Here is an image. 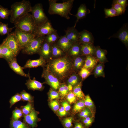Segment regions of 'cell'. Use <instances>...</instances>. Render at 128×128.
Returning a JSON list of instances; mask_svg holds the SVG:
<instances>
[{
	"mask_svg": "<svg viewBox=\"0 0 128 128\" xmlns=\"http://www.w3.org/2000/svg\"><path fill=\"white\" fill-rule=\"evenodd\" d=\"M72 64L66 56L54 59L48 64L46 69L58 79L66 78L72 71Z\"/></svg>",
	"mask_w": 128,
	"mask_h": 128,
	"instance_id": "cell-1",
	"label": "cell"
},
{
	"mask_svg": "<svg viewBox=\"0 0 128 128\" xmlns=\"http://www.w3.org/2000/svg\"><path fill=\"white\" fill-rule=\"evenodd\" d=\"M74 0L64 1L62 3H57L56 0H49V8L48 12L51 15L57 14L69 19V15H74L71 13Z\"/></svg>",
	"mask_w": 128,
	"mask_h": 128,
	"instance_id": "cell-2",
	"label": "cell"
},
{
	"mask_svg": "<svg viewBox=\"0 0 128 128\" xmlns=\"http://www.w3.org/2000/svg\"><path fill=\"white\" fill-rule=\"evenodd\" d=\"M32 7L31 3L29 0H23L14 3L11 6L10 22L14 23L31 12Z\"/></svg>",
	"mask_w": 128,
	"mask_h": 128,
	"instance_id": "cell-3",
	"label": "cell"
},
{
	"mask_svg": "<svg viewBox=\"0 0 128 128\" xmlns=\"http://www.w3.org/2000/svg\"><path fill=\"white\" fill-rule=\"evenodd\" d=\"M15 27L20 31L35 34L37 26L31 14L28 13L14 23Z\"/></svg>",
	"mask_w": 128,
	"mask_h": 128,
	"instance_id": "cell-4",
	"label": "cell"
},
{
	"mask_svg": "<svg viewBox=\"0 0 128 128\" xmlns=\"http://www.w3.org/2000/svg\"><path fill=\"white\" fill-rule=\"evenodd\" d=\"M31 12L34 22L37 26L49 20L44 13L41 4L38 3L32 7Z\"/></svg>",
	"mask_w": 128,
	"mask_h": 128,
	"instance_id": "cell-5",
	"label": "cell"
},
{
	"mask_svg": "<svg viewBox=\"0 0 128 128\" xmlns=\"http://www.w3.org/2000/svg\"><path fill=\"white\" fill-rule=\"evenodd\" d=\"M45 36L36 37L26 47L22 53L29 55L38 53L44 40Z\"/></svg>",
	"mask_w": 128,
	"mask_h": 128,
	"instance_id": "cell-6",
	"label": "cell"
},
{
	"mask_svg": "<svg viewBox=\"0 0 128 128\" xmlns=\"http://www.w3.org/2000/svg\"><path fill=\"white\" fill-rule=\"evenodd\" d=\"M14 32L21 50L36 37L35 34L22 32L17 28Z\"/></svg>",
	"mask_w": 128,
	"mask_h": 128,
	"instance_id": "cell-7",
	"label": "cell"
},
{
	"mask_svg": "<svg viewBox=\"0 0 128 128\" xmlns=\"http://www.w3.org/2000/svg\"><path fill=\"white\" fill-rule=\"evenodd\" d=\"M2 44L10 49L14 52L16 56L21 50L14 32L8 35L6 38L3 40Z\"/></svg>",
	"mask_w": 128,
	"mask_h": 128,
	"instance_id": "cell-8",
	"label": "cell"
},
{
	"mask_svg": "<svg viewBox=\"0 0 128 128\" xmlns=\"http://www.w3.org/2000/svg\"><path fill=\"white\" fill-rule=\"evenodd\" d=\"M42 77L44 78L46 83L55 90L59 87L60 83L58 79L46 68H44L42 74Z\"/></svg>",
	"mask_w": 128,
	"mask_h": 128,
	"instance_id": "cell-9",
	"label": "cell"
},
{
	"mask_svg": "<svg viewBox=\"0 0 128 128\" xmlns=\"http://www.w3.org/2000/svg\"><path fill=\"white\" fill-rule=\"evenodd\" d=\"M57 31L52 27L48 20L45 23L37 26L36 36V37L45 36Z\"/></svg>",
	"mask_w": 128,
	"mask_h": 128,
	"instance_id": "cell-10",
	"label": "cell"
},
{
	"mask_svg": "<svg viewBox=\"0 0 128 128\" xmlns=\"http://www.w3.org/2000/svg\"><path fill=\"white\" fill-rule=\"evenodd\" d=\"M118 38L126 46L128 45V24H124L116 33L110 37L111 38Z\"/></svg>",
	"mask_w": 128,
	"mask_h": 128,
	"instance_id": "cell-11",
	"label": "cell"
},
{
	"mask_svg": "<svg viewBox=\"0 0 128 128\" xmlns=\"http://www.w3.org/2000/svg\"><path fill=\"white\" fill-rule=\"evenodd\" d=\"M39 112L33 108L28 114L23 116V121L32 128L36 127L40 119L38 117Z\"/></svg>",
	"mask_w": 128,
	"mask_h": 128,
	"instance_id": "cell-12",
	"label": "cell"
},
{
	"mask_svg": "<svg viewBox=\"0 0 128 128\" xmlns=\"http://www.w3.org/2000/svg\"><path fill=\"white\" fill-rule=\"evenodd\" d=\"M66 37L73 44L79 43V32L73 27H69L65 31Z\"/></svg>",
	"mask_w": 128,
	"mask_h": 128,
	"instance_id": "cell-13",
	"label": "cell"
},
{
	"mask_svg": "<svg viewBox=\"0 0 128 128\" xmlns=\"http://www.w3.org/2000/svg\"><path fill=\"white\" fill-rule=\"evenodd\" d=\"M56 44L64 52H67L73 44L65 35L60 37Z\"/></svg>",
	"mask_w": 128,
	"mask_h": 128,
	"instance_id": "cell-14",
	"label": "cell"
},
{
	"mask_svg": "<svg viewBox=\"0 0 128 128\" xmlns=\"http://www.w3.org/2000/svg\"><path fill=\"white\" fill-rule=\"evenodd\" d=\"M38 54L45 60L48 59L52 55L51 45L44 40Z\"/></svg>",
	"mask_w": 128,
	"mask_h": 128,
	"instance_id": "cell-15",
	"label": "cell"
},
{
	"mask_svg": "<svg viewBox=\"0 0 128 128\" xmlns=\"http://www.w3.org/2000/svg\"><path fill=\"white\" fill-rule=\"evenodd\" d=\"M79 43H91L93 44L94 38L91 32L87 30H84L79 32Z\"/></svg>",
	"mask_w": 128,
	"mask_h": 128,
	"instance_id": "cell-16",
	"label": "cell"
},
{
	"mask_svg": "<svg viewBox=\"0 0 128 128\" xmlns=\"http://www.w3.org/2000/svg\"><path fill=\"white\" fill-rule=\"evenodd\" d=\"M10 68L17 74L23 76L29 77V74H26L23 70L22 67L20 66L18 63L16 58L8 62Z\"/></svg>",
	"mask_w": 128,
	"mask_h": 128,
	"instance_id": "cell-17",
	"label": "cell"
},
{
	"mask_svg": "<svg viewBox=\"0 0 128 128\" xmlns=\"http://www.w3.org/2000/svg\"><path fill=\"white\" fill-rule=\"evenodd\" d=\"M90 13V10L87 8L85 4H81L78 9L77 14L75 15H74L76 18L77 19L73 27H75L76 24L79 20L84 18Z\"/></svg>",
	"mask_w": 128,
	"mask_h": 128,
	"instance_id": "cell-18",
	"label": "cell"
},
{
	"mask_svg": "<svg viewBox=\"0 0 128 128\" xmlns=\"http://www.w3.org/2000/svg\"><path fill=\"white\" fill-rule=\"evenodd\" d=\"M25 84L28 89L29 90L41 91L43 90L44 88L42 83L35 79H31L30 77L27 81Z\"/></svg>",
	"mask_w": 128,
	"mask_h": 128,
	"instance_id": "cell-19",
	"label": "cell"
},
{
	"mask_svg": "<svg viewBox=\"0 0 128 128\" xmlns=\"http://www.w3.org/2000/svg\"><path fill=\"white\" fill-rule=\"evenodd\" d=\"M80 44L82 55L86 56H93L95 55V48L93 44L88 43Z\"/></svg>",
	"mask_w": 128,
	"mask_h": 128,
	"instance_id": "cell-20",
	"label": "cell"
},
{
	"mask_svg": "<svg viewBox=\"0 0 128 128\" xmlns=\"http://www.w3.org/2000/svg\"><path fill=\"white\" fill-rule=\"evenodd\" d=\"M45 64V60L40 57L39 58L37 59L28 60L24 66L22 67L23 69L36 68L40 66H43Z\"/></svg>",
	"mask_w": 128,
	"mask_h": 128,
	"instance_id": "cell-21",
	"label": "cell"
},
{
	"mask_svg": "<svg viewBox=\"0 0 128 128\" xmlns=\"http://www.w3.org/2000/svg\"><path fill=\"white\" fill-rule=\"evenodd\" d=\"M1 45V58L6 59L8 62L13 58H16V56L14 52L5 45Z\"/></svg>",
	"mask_w": 128,
	"mask_h": 128,
	"instance_id": "cell-22",
	"label": "cell"
},
{
	"mask_svg": "<svg viewBox=\"0 0 128 128\" xmlns=\"http://www.w3.org/2000/svg\"><path fill=\"white\" fill-rule=\"evenodd\" d=\"M93 56L87 55L84 61L82 68L89 70L93 69L97 65L99 61L98 59Z\"/></svg>",
	"mask_w": 128,
	"mask_h": 128,
	"instance_id": "cell-23",
	"label": "cell"
},
{
	"mask_svg": "<svg viewBox=\"0 0 128 128\" xmlns=\"http://www.w3.org/2000/svg\"><path fill=\"white\" fill-rule=\"evenodd\" d=\"M95 55L100 63H103L106 61V55L107 53L106 50L101 49L99 46L95 47Z\"/></svg>",
	"mask_w": 128,
	"mask_h": 128,
	"instance_id": "cell-24",
	"label": "cell"
},
{
	"mask_svg": "<svg viewBox=\"0 0 128 128\" xmlns=\"http://www.w3.org/2000/svg\"><path fill=\"white\" fill-rule=\"evenodd\" d=\"M67 53L73 56L77 57L82 55L80 44L78 43L73 44Z\"/></svg>",
	"mask_w": 128,
	"mask_h": 128,
	"instance_id": "cell-25",
	"label": "cell"
},
{
	"mask_svg": "<svg viewBox=\"0 0 128 128\" xmlns=\"http://www.w3.org/2000/svg\"><path fill=\"white\" fill-rule=\"evenodd\" d=\"M28 124L23 121L19 119L14 120L11 119L9 128H31Z\"/></svg>",
	"mask_w": 128,
	"mask_h": 128,
	"instance_id": "cell-26",
	"label": "cell"
},
{
	"mask_svg": "<svg viewBox=\"0 0 128 128\" xmlns=\"http://www.w3.org/2000/svg\"><path fill=\"white\" fill-rule=\"evenodd\" d=\"M59 37L57 31H56L45 36L44 40L49 44L52 45L56 43Z\"/></svg>",
	"mask_w": 128,
	"mask_h": 128,
	"instance_id": "cell-27",
	"label": "cell"
},
{
	"mask_svg": "<svg viewBox=\"0 0 128 128\" xmlns=\"http://www.w3.org/2000/svg\"><path fill=\"white\" fill-rule=\"evenodd\" d=\"M103 63H100L95 67L94 73L95 77H105Z\"/></svg>",
	"mask_w": 128,
	"mask_h": 128,
	"instance_id": "cell-28",
	"label": "cell"
},
{
	"mask_svg": "<svg viewBox=\"0 0 128 128\" xmlns=\"http://www.w3.org/2000/svg\"><path fill=\"white\" fill-rule=\"evenodd\" d=\"M81 82L78 83L73 88V92L76 97L80 99L84 98V95L81 89Z\"/></svg>",
	"mask_w": 128,
	"mask_h": 128,
	"instance_id": "cell-29",
	"label": "cell"
},
{
	"mask_svg": "<svg viewBox=\"0 0 128 128\" xmlns=\"http://www.w3.org/2000/svg\"><path fill=\"white\" fill-rule=\"evenodd\" d=\"M14 27H9L8 24L4 23L0 21V35H8Z\"/></svg>",
	"mask_w": 128,
	"mask_h": 128,
	"instance_id": "cell-30",
	"label": "cell"
},
{
	"mask_svg": "<svg viewBox=\"0 0 128 128\" xmlns=\"http://www.w3.org/2000/svg\"><path fill=\"white\" fill-rule=\"evenodd\" d=\"M51 45L52 55L55 57H58L63 55L64 52L58 46L56 43Z\"/></svg>",
	"mask_w": 128,
	"mask_h": 128,
	"instance_id": "cell-31",
	"label": "cell"
},
{
	"mask_svg": "<svg viewBox=\"0 0 128 128\" xmlns=\"http://www.w3.org/2000/svg\"><path fill=\"white\" fill-rule=\"evenodd\" d=\"M33 103L28 102L26 105L21 106L20 109L23 113V116L29 114L34 108Z\"/></svg>",
	"mask_w": 128,
	"mask_h": 128,
	"instance_id": "cell-32",
	"label": "cell"
},
{
	"mask_svg": "<svg viewBox=\"0 0 128 128\" xmlns=\"http://www.w3.org/2000/svg\"><path fill=\"white\" fill-rule=\"evenodd\" d=\"M11 13V10L0 5V20L1 19H7L10 15Z\"/></svg>",
	"mask_w": 128,
	"mask_h": 128,
	"instance_id": "cell-33",
	"label": "cell"
},
{
	"mask_svg": "<svg viewBox=\"0 0 128 128\" xmlns=\"http://www.w3.org/2000/svg\"><path fill=\"white\" fill-rule=\"evenodd\" d=\"M112 7L117 12L119 16L124 13L126 9L117 2L115 0H113L112 5Z\"/></svg>",
	"mask_w": 128,
	"mask_h": 128,
	"instance_id": "cell-34",
	"label": "cell"
},
{
	"mask_svg": "<svg viewBox=\"0 0 128 128\" xmlns=\"http://www.w3.org/2000/svg\"><path fill=\"white\" fill-rule=\"evenodd\" d=\"M85 106L84 101H79L74 105L73 111L75 113L80 112L85 108Z\"/></svg>",
	"mask_w": 128,
	"mask_h": 128,
	"instance_id": "cell-35",
	"label": "cell"
},
{
	"mask_svg": "<svg viewBox=\"0 0 128 128\" xmlns=\"http://www.w3.org/2000/svg\"><path fill=\"white\" fill-rule=\"evenodd\" d=\"M84 61V59L82 57L79 56L76 57L74 62L73 66L74 68L77 70L81 69L83 66Z\"/></svg>",
	"mask_w": 128,
	"mask_h": 128,
	"instance_id": "cell-36",
	"label": "cell"
},
{
	"mask_svg": "<svg viewBox=\"0 0 128 128\" xmlns=\"http://www.w3.org/2000/svg\"><path fill=\"white\" fill-rule=\"evenodd\" d=\"M21 95L22 100L24 101L33 102V98L30 94L27 92L25 90L22 91L20 93Z\"/></svg>",
	"mask_w": 128,
	"mask_h": 128,
	"instance_id": "cell-37",
	"label": "cell"
},
{
	"mask_svg": "<svg viewBox=\"0 0 128 128\" xmlns=\"http://www.w3.org/2000/svg\"><path fill=\"white\" fill-rule=\"evenodd\" d=\"M12 116L11 119L17 120L19 119L20 118L23 117V115L20 109L16 107L12 112Z\"/></svg>",
	"mask_w": 128,
	"mask_h": 128,
	"instance_id": "cell-38",
	"label": "cell"
},
{
	"mask_svg": "<svg viewBox=\"0 0 128 128\" xmlns=\"http://www.w3.org/2000/svg\"><path fill=\"white\" fill-rule=\"evenodd\" d=\"M104 10L106 18L119 16L116 11L112 7L110 9L105 8Z\"/></svg>",
	"mask_w": 128,
	"mask_h": 128,
	"instance_id": "cell-39",
	"label": "cell"
},
{
	"mask_svg": "<svg viewBox=\"0 0 128 128\" xmlns=\"http://www.w3.org/2000/svg\"><path fill=\"white\" fill-rule=\"evenodd\" d=\"M22 100V98L20 94L17 93L12 96L10 99L9 102L10 108H11L16 103Z\"/></svg>",
	"mask_w": 128,
	"mask_h": 128,
	"instance_id": "cell-40",
	"label": "cell"
},
{
	"mask_svg": "<svg viewBox=\"0 0 128 128\" xmlns=\"http://www.w3.org/2000/svg\"><path fill=\"white\" fill-rule=\"evenodd\" d=\"M73 118L72 117L66 118L62 121V123L65 128H70L73 126Z\"/></svg>",
	"mask_w": 128,
	"mask_h": 128,
	"instance_id": "cell-41",
	"label": "cell"
},
{
	"mask_svg": "<svg viewBox=\"0 0 128 128\" xmlns=\"http://www.w3.org/2000/svg\"><path fill=\"white\" fill-rule=\"evenodd\" d=\"M79 78L78 76L75 74H73L69 78L68 82L69 83L73 86H74L78 83Z\"/></svg>",
	"mask_w": 128,
	"mask_h": 128,
	"instance_id": "cell-42",
	"label": "cell"
},
{
	"mask_svg": "<svg viewBox=\"0 0 128 128\" xmlns=\"http://www.w3.org/2000/svg\"><path fill=\"white\" fill-rule=\"evenodd\" d=\"M59 92L61 96L64 97L67 95L69 90L67 86L63 84L59 86Z\"/></svg>",
	"mask_w": 128,
	"mask_h": 128,
	"instance_id": "cell-43",
	"label": "cell"
},
{
	"mask_svg": "<svg viewBox=\"0 0 128 128\" xmlns=\"http://www.w3.org/2000/svg\"><path fill=\"white\" fill-rule=\"evenodd\" d=\"M90 70L84 68H82L79 72V75L82 79L86 78L90 74Z\"/></svg>",
	"mask_w": 128,
	"mask_h": 128,
	"instance_id": "cell-44",
	"label": "cell"
},
{
	"mask_svg": "<svg viewBox=\"0 0 128 128\" xmlns=\"http://www.w3.org/2000/svg\"><path fill=\"white\" fill-rule=\"evenodd\" d=\"M91 113V111L88 108H84L80 112L79 114V117L81 118H85L90 117Z\"/></svg>",
	"mask_w": 128,
	"mask_h": 128,
	"instance_id": "cell-45",
	"label": "cell"
},
{
	"mask_svg": "<svg viewBox=\"0 0 128 128\" xmlns=\"http://www.w3.org/2000/svg\"><path fill=\"white\" fill-rule=\"evenodd\" d=\"M84 101L85 106L88 108H92L94 106L93 102L88 95L85 96Z\"/></svg>",
	"mask_w": 128,
	"mask_h": 128,
	"instance_id": "cell-46",
	"label": "cell"
},
{
	"mask_svg": "<svg viewBox=\"0 0 128 128\" xmlns=\"http://www.w3.org/2000/svg\"><path fill=\"white\" fill-rule=\"evenodd\" d=\"M76 97L73 93L71 91H70L67 95V100L70 104L75 102L76 101Z\"/></svg>",
	"mask_w": 128,
	"mask_h": 128,
	"instance_id": "cell-47",
	"label": "cell"
},
{
	"mask_svg": "<svg viewBox=\"0 0 128 128\" xmlns=\"http://www.w3.org/2000/svg\"><path fill=\"white\" fill-rule=\"evenodd\" d=\"M49 95L50 99L52 100L58 99L59 97V94L58 92L52 90L50 91Z\"/></svg>",
	"mask_w": 128,
	"mask_h": 128,
	"instance_id": "cell-48",
	"label": "cell"
},
{
	"mask_svg": "<svg viewBox=\"0 0 128 128\" xmlns=\"http://www.w3.org/2000/svg\"><path fill=\"white\" fill-rule=\"evenodd\" d=\"M50 106L54 111L58 110L59 108V105L58 101L56 100H52L49 103Z\"/></svg>",
	"mask_w": 128,
	"mask_h": 128,
	"instance_id": "cell-49",
	"label": "cell"
},
{
	"mask_svg": "<svg viewBox=\"0 0 128 128\" xmlns=\"http://www.w3.org/2000/svg\"><path fill=\"white\" fill-rule=\"evenodd\" d=\"M93 121V119L90 117H89L85 118H83L82 122L85 126L88 127L90 126Z\"/></svg>",
	"mask_w": 128,
	"mask_h": 128,
	"instance_id": "cell-50",
	"label": "cell"
},
{
	"mask_svg": "<svg viewBox=\"0 0 128 128\" xmlns=\"http://www.w3.org/2000/svg\"><path fill=\"white\" fill-rule=\"evenodd\" d=\"M58 110V115L60 117L64 116L67 114V111L63 106L61 107Z\"/></svg>",
	"mask_w": 128,
	"mask_h": 128,
	"instance_id": "cell-51",
	"label": "cell"
},
{
	"mask_svg": "<svg viewBox=\"0 0 128 128\" xmlns=\"http://www.w3.org/2000/svg\"><path fill=\"white\" fill-rule=\"evenodd\" d=\"M116 1L126 9L128 5V1L127 0H115Z\"/></svg>",
	"mask_w": 128,
	"mask_h": 128,
	"instance_id": "cell-52",
	"label": "cell"
},
{
	"mask_svg": "<svg viewBox=\"0 0 128 128\" xmlns=\"http://www.w3.org/2000/svg\"><path fill=\"white\" fill-rule=\"evenodd\" d=\"M62 106L66 111H69L71 109L70 105L66 101H64L62 103Z\"/></svg>",
	"mask_w": 128,
	"mask_h": 128,
	"instance_id": "cell-53",
	"label": "cell"
},
{
	"mask_svg": "<svg viewBox=\"0 0 128 128\" xmlns=\"http://www.w3.org/2000/svg\"><path fill=\"white\" fill-rule=\"evenodd\" d=\"M73 128H85V126L82 123L80 122L76 123Z\"/></svg>",
	"mask_w": 128,
	"mask_h": 128,
	"instance_id": "cell-54",
	"label": "cell"
},
{
	"mask_svg": "<svg viewBox=\"0 0 128 128\" xmlns=\"http://www.w3.org/2000/svg\"><path fill=\"white\" fill-rule=\"evenodd\" d=\"M69 91H71L73 89V86L69 84L67 86Z\"/></svg>",
	"mask_w": 128,
	"mask_h": 128,
	"instance_id": "cell-55",
	"label": "cell"
},
{
	"mask_svg": "<svg viewBox=\"0 0 128 128\" xmlns=\"http://www.w3.org/2000/svg\"><path fill=\"white\" fill-rule=\"evenodd\" d=\"M1 45H0V58H1Z\"/></svg>",
	"mask_w": 128,
	"mask_h": 128,
	"instance_id": "cell-56",
	"label": "cell"
}]
</instances>
